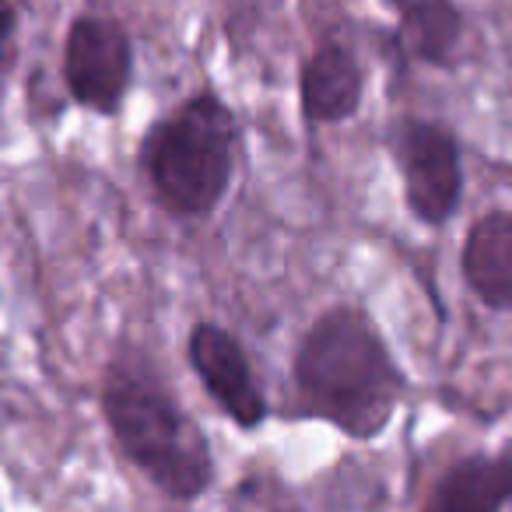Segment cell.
<instances>
[{"instance_id":"1","label":"cell","mask_w":512,"mask_h":512,"mask_svg":"<svg viewBox=\"0 0 512 512\" xmlns=\"http://www.w3.org/2000/svg\"><path fill=\"white\" fill-rule=\"evenodd\" d=\"M99 414L116 453L169 502L190 505L218 481L214 449L179 400L169 372L144 348H120L99 383Z\"/></svg>"},{"instance_id":"2","label":"cell","mask_w":512,"mask_h":512,"mask_svg":"<svg viewBox=\"0 0 512 512\" xmlns=\"http://www.w3.org/2000/svg\"><path fill=\"white\" fill-rule=\"evenodd\" d=\"M292 390L299 414L351 442H372L397 418L407 376L362 306H330L295 344Z\"/></svg>"},{"instance_id":"3","label":"cell","mask_w":512,"mask_h":512,"mask_svg":"<svg viewBox=\"0 0 512 512\" xmlns=\"http://www.w3.org/2000/svg\"><path fill=\"white\" fill-rule=\"evenodd\" d=\"M239 137V120L214 92H197L158 116L137 144V165L158 207L179 221L214 218L232 190Z\"/></svg>"},{"instance_id":"4","label":"cell","mask_w":512,"mask_h":512,"mask_svg":"<svg viewBox=\"0 0 512 512\" xmlns=\"http://www.w3.org/2000/svg\"><path fill=\"white\" fill-rule=\"evenodd\" d=\"M390 155L414 221L442 228L453 221L463 197L460 141L435 120H400L390 134Z\"/></svg>"},{"instance_id":"5","label":"cell","mask_w":512,"mask_h":512,"mask_svg":"<svg viewBox=\"0 0 512 512\" xmlns=\"http://www.w3.org/2000/svg\"><path fill=\"white\" fill-rule=\"evenodd\" d=\"M186 365L200 390L239 432L253 435L271 418V400L242 341L214 320H197L186 334Z\"/></svg>"},{"instance_id":"6","label":"cell","mask_w":512,"mask_h":512,"mask_svg":"<svg viewBox=\"0 0 512 512\" xmlns=\"http://www.w3.org/2000/svg\"><path fill=\"white\" fill-rule=\"evenodd\" d=\"M71 99L95 116H116L134 85V46L109 18H78L64 43Z\"/></svg>"},{"instance_id":"7","label":"cell","mask_w":512,"mask_h":512,"mask_svg":"<svg viewBox=\"0 0 512 512\" xmlns=\"http://www.w3.org/2000/svg\"><path fill=\"white\" fill-rule=\"evenodd\" d=\"M365 74L355 53L341 43H323L299 71V106L306 123L334 127L362 109Z\"/></svg>"},{"instance_id":"8","label":"cell","mask_w":512,"mask_h":512,"mask_svg":"<svg viewBox=\"0 0 512 512\" xmlns=\"http://www.w3.org/2000/svg\"><path fill=\"white\" fill-rule=\"evenodd\" d=\"M460 271L484 306L512 313V211H488L467 228Z\"/></svg>"},{"instance_id":"9","label":"cell","mask_w":512,"mask_h":512,"mask_svg":"<svg viewBox=\"0 0 512 512\" xmlns=\"http://www.w3.org/2000/svg\"><path fill=\"white\" fill-rule=\"evenodd\" d=\"M505 502H512V460L470 453L442 470L421 512H502Z\"/></svg>"},{"instance_id":"10","label":"cell","mask_w":512,"mask_h":512,"mask_svg":"<svg viewBox=\"0 0 512 512\" xmlns=\"http://www.w3.org/2000/svg\"><path fill=\"white\" fill-rule=\"evenodd\" d=\"M400 8V46L414 60L446 67L460 43V11L453 0H397Z\"/></svg>"},{"instance_id":"11","label":"cell","mask_w":512,"mask_h":512,"mask_svg":"<svg viewBox=\"0 0 512 512\" xmlns=\"http://www.w3.org/2000/svg\"><path fill=\"white\" fill-rule=\"evenodd\" d=\"M11 29H15V8H11V0H0V57H4V43H8Z\"/></svg>"},{"instance_id":"12","label":"cell","mask_w":512,"mask_h":512,"mask_svg":"<svg viewBox=\"0 0 512 512\" xmlns=\"http://www.w3.org/2000/svg\"><path fill=\"white\" fill-rule=\"evenodd\" d=\"M509 460H512V453H509Z\"/></svg>"}]
</instances>
